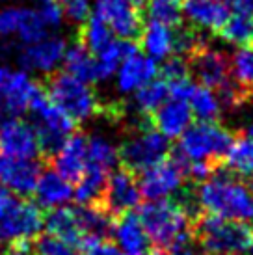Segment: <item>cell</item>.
<instances>
[{"instance_id": "44dd1931", "label": "cell", "mask_w": 253, "mask_h": 255, "mask_svg": "<svg viewBox=\"0 0 253 255\" xmlns=\"http://www.w3.org/2000/svg\"><path fill=\"white\" fill-rule=\"evenodd\" d=\"M75 216H77V224L86 239V246L92 242L106 241L112 235L116 218L101 205H78L75 209Z\"/></svg>"}, {"instance_id": "d6986e66", "label": "cell", "mask_w": 253, "mask_h": 255, "mask_svg": "<svg viewBox=\"0 0 253 255\" xmlns=\"http://www.w3.org/2000/svg\"><path fill=\"white\" fill-rule=\"evenodd\" d=\"M112 235L118 246L123 250V254L145 255L151 248L147 233L140 222V216H136L132 211L121 214L114 220Z\"/></svg>"}, {"instance_id": "c3c4849f", "label": "cell", "mask_w": 253, "mask_h": 255, "mask_svg": "<svg viewBox=\"0 0 253 255\" xmlns=\"http://www.w3.org/2000/svg\"><path fill=\"white\" fill-rule=\"evenodd\" d=\"M0 166H2V156H0Z\"/></svg>"}, {"instance_id": "ee69618b", "label": "cell", "mask_w": 253, "mask_h": 255, "mask_svg": "<svg viewBox=\"0 0 253 255\" xmlns=\"http://www.w3.org/2000/svg\"><path fill=\"white\" fill-rule=\"evenodd\" d=\"M2 255H34L30 252L28 244H11V248L4 252Z\"/></svg>"}, {"instance_id": "8992f818", "label": "cell", "mask_w": 253, "mask_h": 255, "mask_svg": "<svg viewBox=\"0 0 253 255\" xmlns=\"http://www.w3.org/2000/svg\"><path fill=\"white\" fill-rule=\"evenodd\" d=\"M233 140L235 138L231 130L222 127L218 121H197L181 134L175 149L188 162H209L220 166L224 164Z\"/></svg>"}, {"instance_id": "b9f144b4", "label": "cell", "mask_w": 253, "mask_h": 255, "mask_svg": "<svg viewBox=\"0 0 253 255\" xmlns=\"http://www.w3.org/2000/svg\"><path fill=\"white\" fill-rule=\"evenodd\" d=\"M17 201H19V198H15L7 186L0 184V218H2V216H4Z\"/></svg>"}, {"instance_id": "4316f807", "label": "cell", "mask_w": 253, "mask_h": 255, "mask_svg": "<svg viewBox=\"0 0 253 255\" xmlns=\"http://www.w3.org/2000/svg\"><path fill=\"white\" fill-rule=\"evenodd\" d=\"M114 32L108 28L103 19H99L97 15H90L77 32V41L84 47L86 50H90L93 56H97L103 50L114 41Z\"/></svg>"}, {"instance_id": "4dcf8cb0", "label": "cell", "mask_w": 253, "mask_h": 255, "mask_svg": "<svg viewBox=\"0 0 253 255\" xmlns=\"http://www.w3.org/2000/svg\"><path fill=\"white\" fill-rule=\"evenodd\" d=\"M169 97V88L166 80H151L145 86H141L140 90H136V95L132 99L134 114L138 118H149L160 107L164 101Z\"/></svg>"}, {"instance_id": "60d3db41", "label": "cell", "mask_w": 253, "mask_h": 255, "mask_svg": "<svg viewBox=\"0 0 253 255\" xmlns=\"http://www.w3.org/2000/svg\"><path fill=\"white\" fill-rule=\"evenodd\" d=\"M121 252L114 244H110L108 241H99L92 242L82 248V254L80 255H120Z\"/></svg>"}, {"instance_id": "6da1fadb", "label": "cell", "mask_w": 253, "mask_h": 255, "mask_svg": "<svg viewBox=\"0 0 253 255\" xmlns=\"http://www.w3.org/2000/svg\"><path fill=\"white\" fill-rule=\"evenodd\" d=\"M199 211L220 218L248 222L253 220V184L220 166L211 177L196 184Z\"/></svg>"}, {"instance_id": "e0dca14e", "label": "cell", "mask_w": 253, "mask_h": 255, "mask_svg": "<svg viewBox=\"0 0 253 255\" xmlns=\"http://www.w3.org/2000/svg\"><path fill=\"white\" fill-rule=\"evenodd\" d=\"M65 41L60 37H43L41 41L32 43L21 54V65L26 69L41 73H52L60 62H63Z\"/></svg>"}, {"instance_id": "e575fe53", "label": "cell", "mask_w": 253, "mask_h": 255, "mask_svg": "<svg viewBox=\"0 0 253 255\" xmlns=\"http://www.w3.org/2000/svg\"><path fill=\"white\" fill-rule=\"evenodd\" d=\"M47 24L43 22L41 15L35 9H28V7H21V19H19V28L17 34L24 43H37L41 41L43 37H47Z\"/></svg>"}, {"instance_id": "7dc6e473", "label": "cell", "mask_w": 253, "mask_h": 255, "mask_svg": "<svg viewBox=\"0 0 253 255\" xmlns=\"http://www.w3.org/2000/svg\"><path fill=\"white\" fill-rule=\"evenodd\" d=\"M248 250H250V255H253V237H252V242H250V246H248Z\"/></svg>"}, {"instance_id": "8fae6325", "label": "cell", "mask_w": 253, "mask_h": 255, "mask_svg": "<svg viewBox=\"0 0 253 255\" xmlns=\"http://www.w3.org/2000/svg\"><path fill=\"white\" fill-rule=\"evenodd\" d=\"M140 203L141 194L136 175H132L130 171L123 170V168L114 170L108 175L99 205L106 209L114 218H118L121 214L134 211L136 207H140Z\"/></svg>"}, {"instance_id": "836d02e7", "label": "cell", "mask_w": 253, "mask_h": 255, "mask_svg": "<svg viewBox=\"0 0 253 255\" xmlns=\"http://www.w3.org/2000/svg\"><path fill=\"white\" fill-rule=\"evenodd\" d=\"M218 34L224 41L233 45L250 43L253 39V15L233 13Z\"/></svg>"}, {"instance_id": "8d00e7d4", "label": "cell", "mask_w": 253, "mask_h": 255, "mask_svg": "<svg viewBox=\"0 0 253 255\" xmlns=\"http://www.w3.org/2000/svg\"><path fill=\"white\" fill-rule=\"evenodd\" d=\"M162 80L166 82H177V80H186L190 78L188 60L184 56H169L160 69Z\"/></svg>"}, {"instance_id": "f35d334b", "label": "cell", "mask_w": 253, "mask_h": 255, "mask_svg": "<svg viewBox=\"0 0 253 255\" xmlns=\"http://www.w3.org/2000/svg\"><path fill=\"white\" fill-rule=\"evenodd\" d=\"M37 13L41 15L43 22L47 26H58L63 19L62 6L58 0H37Z\"/></svg>"}, {"instance_id": "ba28073f", "label": "cell", "mask_w": 253, "mask_h": 255, "mask_svg": "<svg viewBox=\"0 0 253 255\" xmlns=\"http://www.w3.org/2000/svg\"><path fill=\"white\" fill-rule=\"evenodd\" d=\"M145 0H97L95 15L108 24L114 34L121 39L138 41L145 21H143Z\"/></svg>"}, {"instance_id": "5bb4252c", "label": "cell", "mask_w": 253, "mask_h": 255, "mask_svg": "<svg viewBox=\"0 0 253 255\" xmlns=\"http://www.w3.org/2000/svg\"><path fill=\"white\" fill-rule=\"evenodd\" d=\"M86 160H88V136L75 130L62 143V147L50 156L47 164L67 183L75 184L80 183L84 175Z\"/></svg>"}, {"instance_id": "603a6c76", "label": "cell", "mask_w": 253, "mask_h": 255, "mask_svg": "<svg viewBox=\"0 0 253 255\" xmlns=\"http://www.w3.org/2000/svg\"><path fill=\"white\" fill-rule=\"evenodd\" d=\"M45 226H47V231L50 235L69 242L75 248L82 250L86 246V239L77 224V216H75V209L73 207L50 209L49 214L45 216Z\"/></svg>"}, {"instance_id": "ffe728a7", "label": "cell", "mask_w": 253, "mask_h": 255, "mask_svg": "<svg viewBox=\"0 0 253 255\" xmlns=\"http://www.w3.org/2000/svg\"><path fill=\"white\" fill-rule=\"evenodd\" d=\"M156 75H158V65L155 60L136 52L132 56L125 58L118 67V90L121 93H132L147 82L155 80Z\"/></svg>"}, {"instance_id": "1f68e13d", "label": "cell", "mask_w": 253, "mask_h": 255, "mask_svg": "<svg viewBox=\"0 0 253 255\" xmlns=\"http://www.w3.org/2000/svg\"><path fill=\"white\" fill-rule=\"evenodd\" d=\"M118 162V149L101 136L88 138V160L86 168H95L105 173H112Z\"/></svg>"}, {"instance_id": "277c9868", "label": "cell", "mask_w": 253, "mask_h": 255, "mask_svg": "<svg viewBox=\"0 0 253 255\" xmlns=\"http://www.w3.org/2000/svg\"><path fill=\"white\" fill-rule=\"evenodd\" d=\"M194 237L207 255H242L252 242L253 231L246 222L199 214L194 222Z\"/></svg>"}, {"instance_id": "2e32d148", "label": "cell", "mask_w": 253, "mask_h": 255, "mask_svg": "<svg viewBox=\"0 0 253 255\" xmlns=\"http://www.w3.org/2000/svg\"><path fill=\"white\" fill-rule=\"evenodd\" d=\"M151 127L166 138H179L192 123V110L186 99L168 97L147 118Z\"/></svg>"}, {"instance_id": "83f0119b", "label": "cell", "mask_w": 253, "mask_h": 255, "mask_svg": "<svg viewBox=\"0 0 253 255\" xmlns=\"http://www.w3.org/2000/svg\"><path fill=\"white\" fill-rule=\"evenodd\" d=\"M186 101L190 105L192 116L197 121H218L220 114L224 110L218 93L201 84L192 86V92H190Z\"/></svg>"}, {"instance_id": "f1b7e54d", "label": "cell", "mask_w": 253, "mask_h": 255, "mask_svg": "<svg viewBox=\"0 0 253 255\" xmlns=\"http://www.w3.org/2000/svg\"><path fill=\"white\" fill-rule=\"evenodd\" d=\"M138 52V45L136 41H128V39H121L116 41L114 39L103 52H99L97 56V80H106L110 78L114 73L118 71V67L125 58L132 56Z\"/></svg>"}, {"instance_id": "cb8c5ba5", "label": "cell", "mask_w": 253, "mask_h": 255, "mask_svg": "<svg viewBox=\"0 0 253 255\" xmlns=\"http://www.w3.org/2000/svg\"><path fill=\"white\" fill-rule=\"evenodd\" d=\"M140 47L151 58L164 60L173 54V26H166L151 21L143 26L140 34Z\"/></svg>"}, {"instance_id": "9c48e42d", "label": "cell", "mask_w": 253, "mask_h": 255, "mask_svg": "<svg viewBox=\"0 0 253 255\" xmlns=\"http://www.w3.org/2000/svg\"><path fill=\"white\" fill-rule=\"evenodd\" d=\"M45 214L37 203L19 199L0 218V241L4 244H28L41 233Z\"/></svg>"}, {"instance_id": "52a82bcc", "label": "cell", "mask_w": 253, "mask_h": 255, "mask_svg": "<svg viewBox=\"0 0 253 255\" xmlns=\"http://www.w3.org/2000/svg\"><path fill=\"white\" fill-rule=\"evenodd\" d=\"M186 168H188V160L177 149L169 151V155L164 160L140 173L138 186H140L141 198L149 201H158V199L173 196V192H179L184 186Z\"/></svg>"}, {"instance_id": "7a4b0ae2", "label": "cell", "mask_w": 253, "mask_h": 255, "mask_svg": "<svg viewBox=\"0 0 253 255\" xmlns=\"http://www.w3.org/2000/svg\"><path fill=\"white\" fill-rule=\"evenodd\" d=\"M196 214L177 198L149 201L141 207L140 222L149 244L158 252L184 248L194 237V222Z\"/></svg>"}, {"instance_id": "9a60e30c", "label": "cell", "mask_w": 253, "mask_h": 255, "mask_svg": "<svg viewBox=\"0 0 253 255\" xmlns=\"http://www.w3.org/2000/svg\"><path fill=\"white\" fill-rule=\"evenodd\" d=\"M41 162H35L34 158H4L0 166V181L11 192L26 198L34 194L35 184L41 175Z\"/></svg>"}, {"instance_id": "ab89813d", "label": "cell", "mask_w": 253, "mask_h": 255, "mask_svg": "<svg viewBox=\"0 0 253 255\" xmlns=\"http://www.w3.org/2000/svg\"><path fill=\"white\" fill-rule=\"evenodd\" d=\"M19 19H21V7L0 9V36L15 34L19 28Z\"/></svg>"}, {"instance_id": "484cf974", "label": "cell", "mask_w": 253, "mask_h": 255, "mask_svg": "<svg viewBox=\"0 0 253 255\" xmlns=\"http://www.w3.org/2000/svg\"><path fill=\"white\" fill-rule=\"evenodd\" d=\"M65 73L73 75L82 82H97V58L86 50L78 41H75L63 54Z\"/></svg>"}, {"instance_id": "ac0fdd59", "label": "cell", "mask_w": 253, "mask_h": 255, "mask_svg": "<svg viewBox=\"0 0 253 255\" xmlns=\"http://www.w3.org/2000/svg\"><path fill=\"white\" fill-rule=\"evenodd\" d=\"M183 11L194 28L220 32L231 17L229 7L220 0H181Z\"/></svg>"}, {"instance_id": "7402d4cb", "label": "cell", "mask_w": 253, "mask_h": 255, "mask_svg": "<svg viewBox=\"0 0 253 255\" xmlns=\"http://www.w3.org/2000/svg\"><path fill=\"white\" fill-rule=\"evenodd\" d=\"M75 188L73 184L67 183L63 177H60L56 171L47 170L41 171L39 181L35 184V203L41 207L43 211H50V209H56L62 207L63 203H67L69 199H73Z\"/></svg>"}, {"instance_id": "d590c367", "label": "cell", "mask_w": 253, "mask_h": 255, "mask_svg": "<svg viewBox=\"0 0 253 255\" xmlns=\"http://www.w3.org/2000/svg\"><path fill=\"white\" fill-rule=\"evenodd\" d=\"M34 255H78V248L54 235H37L34 242Z\"/></svg>"}, {"instance_id": "f6af8a7d", "label": "cell", "mask_w": 253, "mask_h": 255, "mask_svg": "<svg viewBox=\"0 0 253 255\" xmlns=\"http://www.w3.org/2000/svg\"><path fill=\"white\" fill-rule=\"evenodd\" d=\"M155 255H197L196 252H192L190 248H175V250H166V252H156Z\"/></svg>"}, {"instance_id": "7c38bea8", "label": "cell", "mask_w": 253, "mask_h": 255, "mask_svg": "<svg viewBox=\"0 0 253 255\" xmlns=\"http://www.w3.org/2000/svg\"><path fill=\"white\" fill-rule=\"evenodd\" d=\"M37 86L39 82H34L26 73L0 67V110L11 116L24 114Z\"/></svg>"}, {"instance_id": "bcb514c9", "label": "cell", "mask_w": 253, "mask_h": 255, "mask_svg": "<svg viewBox=\"0 0 253 255\" xmlns=\"http://www.w3.org/2000/svg\"><path fill=\"white\" fill-rule=\"evenodd\" d=\"M246 136H250V138L253 140V123L250 125V127H248V134H246Z\"/></svg>"}, {"instance_id": "3957f363", "label": "cell", "mask_w": 253, "mask_h": 255, "mask_svg": "<svg viewBox=\"0 0 253 255\" xmlns=\"http://www.w3.org/2000/svg\"><path fill=\"white\" fill-rule=\"evenodd\" d=\"M41 86L50 101L58 108H62L77 125L97 116H105L106 105L99 99L92 86L75 78L69 73H49Z\"/></svg>"}, {"instance_id": "681fc988", "label": "cell", "mask_w": 253, "mask_h": 255, "mask_svg": "<svg viewBox=\"0 0 253 255\" xmlns=\"http://www.w3.org/2000/svg\"><path fill=\"white\" fill-rule=\"evenodd\" d=\"M120 255H128V254H120Z\"/></svg>"}, {"instance_id": "7bdbcfd3", "label": "cell", "mask_w": 253, "mask_h": 255, "mask_svg": "<svg viewBox=\"0 0 253 255\" xmlns=\"http://www.w3.org/2000/svg\"><path fill=\"white\" fill-rule=\"evenodd\" d=\"M220 2L233 9L235 13L253 15V0H220Z\"/></svg>"}, {"instance_id": "f546056e", "label": "cell", "mask_w": 253, "mask_h": 255, "mask_svg": "<svg viewBox=\"0 0 253 255\" xmlns=\"http://www.w3.org/2000/svg\"><path fill=\"white\" fill-rule=\"evenodd\" d=\"M229 71L231 80L239 86L244 95L253 93V43H244L233 52L229 60Z\"/></svg>"}, {"instance_id": "30bf717a", "label": "cell", "mask_w": 253, "mask_h": 255, "mask_svg": "<svg viewBox=\"0 0 253 255\" xmlns=\"http://www.w3.org/2000/svg\"><path fill=\"white\" fill-rule=\"evenodd\" d=\"M186 60H188L190 73L205 88H211L218 93L235 84L231 80L229 60L220 50H214L201 43L192 54L186 56Z\"/></svg>"}, {"instance_id": "4fadbf2b", "label": "cell", "mask_w": 253, "mask_h": 255, "mask_svg": "<svg viewBox=\"0 0 253 255\" xmlns=\"http://www.w3.org/2000/svg\"><path fill=\"white\" fill-rule=\"evenodd\" d=\"M0 156L4 158L39 156V145H37L34 125L17 118L0 123Z\"/></svg>"}, {"instance_id": "74e56055", "label": "cell", "mask_w": 253, "mask_h": 255, "mask_svg": "<svg viewBox=\"0 0 253 255\" xmlns=\"http://www.w3.org/2000/svg\"><path fill=\"white\" fill-rule=\"evenodd\" d=\"M58 2L62 6L63 17H67L71 22L82 24L90 17V11H92L90 0H58Z\"/></svg>"}, {"instance_id": "d6a6232c", "label": "cell", "mask_w": 253, "mask_h": 255, "mask_svg": "<svg viewBox=\"0 0 253 255\" xmlns=\"http://www.w3.org/2000/svg\"><path fill=\"white\" fill-rule=\"evenodd\" d=\"M143 11L149 19L166 26H177L183 22V4L181 0H145Z\"/></svg>"}, {"instance_id": "d4e9b609", "label": "cell", "mask_w": 253, "mask_h": 255, "mask_svg": "<svg viewBox=\"0 0 253 255\" xmlns=\"http://www.w3.org/2000/svg\"><path fill=\"white\" fill-rule=\"evenodd\" d=\"M224 168L253 184V140L250 136L235 138L224 158Z\"/></svg>"}, {"instance_id": "5b68a950", "label": "cell", "mask_w": 253, "mask_h": 255, "mask_svg": "<svg viewBox=\"0 0 253 255\" xmlns=\"http://www.w3.org/2000/svg\"><path fill=\"white\" fill-rule=\"evenodd\" d=\"M169 142L156 128L151 127L147 118L134 123V132L128 134L118 147V162L121 168L140 175L141 171L155 166L169 155Z\"/></svg>"}]
</instances>
